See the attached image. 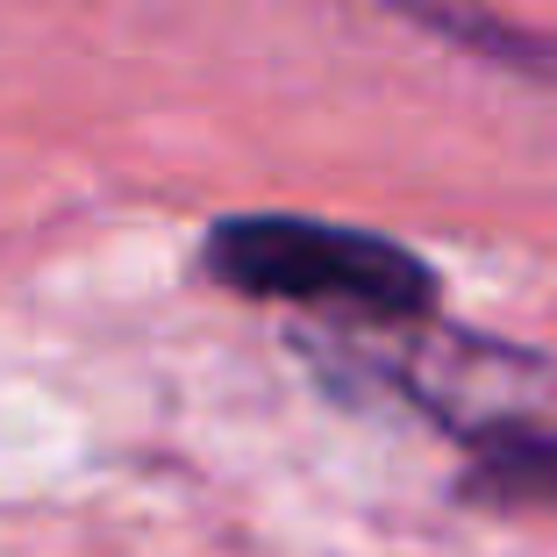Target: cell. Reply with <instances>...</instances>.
Wrapping results in <instances>:
<instances>
[{"mask_svg":"<svg viewBox=\"0 0 557 557\" xmlns=\"http://www.w3.org/2000/svg\"><path fill=\"white\" fill-rule=\"evenodd\" d=\"M208 272L250 300L350 314L364 329H408L436 314V272L400 236L314 222V214H230L208 230Z\"/></svg>","mask_w":557,"mask_h":557,"instance_id":"1","label":"cell"},{"mask_svg":"<svg viewBox=\"0 0 557 557\" xmlns=\"http://www.w3.org/2000/svg\"><path fill=\"white\" fill-rule=\"evenodd\" d=\"M394 358V386L429 408L436 422L465 429L472 443L529 429V408L550 394V372H543L529 350H500L486 336H465V329H436V322H408V329H379Z\"/></svg>","mask_w":557,"mask_h":557,"instance_id":"2","label":"cell"},{"mask_svg":"<svg viewBox=\"0 0 557 557\" xmlns=\"http://www.w3.org/2000/svg\"><path fill=\"white\" fill-rule=\"evenodd\" d=\"M414 29L458 44L465 58H486V65L515 72V79H536L557 86V36L550 29H529V22H508L493 8H465V0H394Z\"/></svg>","mask_w":557,"mask_h":557,"instance_id":"3","label":"cell"},{"mask_svg":"<svg viewBox=\"0 0 557 557\" xmlns=\"http://www.w3.org/2000/svg\"><path fill=\"white\" fill-rule=\"evenodd\" d=\"M465 493L493 500V508H557V429L486 436L465 472Z\"/></svg>","mask_w":557,"mask_h":557,"instance_id":"4","label":"cell"}]
</instances>
